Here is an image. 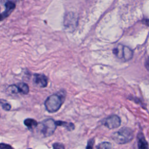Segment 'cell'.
<instances>
[{
	"label": "cell",
	"mask_w": 149,
	"mask_h": 149,
	"mask_svg": "<svg viewBox=\"0 0 149 149\" xmlns=\"http://www.w3.org/2000/svg\"><path fill=\"white\" fill-rule=\"evenodd\" d=\"M112 147V145L109 142L105 141L100 143L97 146V149H111Z\"/></svg>",
	"instance_id": "4fadbf2b"
},
{
	"label": "cell",
	"mask_w": 149,
	"mask_h": 149,
	"mask_svg": "<svg viewBox=\"0 0 149 149\" xmlns=\"http://www.w3.org/2000/svg\"><path fill=\"white\" fill-rule=\"evenodd\" d=\"M8 91H9V93L10 94H17L19 93L18 88L17 87V85H15V84H12L9 86L8 87Z\"/></svg>",
	"instance_id": "5bb4252c"
},
{
	"label": "cell",
	"mask_w": 149,
	"mask_h": 149,
	"mask_svg": "<svg viewBox=\"0 0 149 149\" xmlns=\"http://www.w3.org/2000/svg\"><path fill=\"white\" fill-rule=\"evenodd\" d=\"M0 149H13V148L10 145H8L5 143H1Z\"/></svg>",
	"instance_id": "ac0fdd59"
},
{
	"label": "cell",
	"mask_w": 149,
	"mask_h": 149,
	"mask_svg": "<svg viewBox=\"0 0 149 149\" xmlns=\"http://www.w3.org/2000/svg\"><path fill=\"white\" fill-rule=\"evenodd\" d=\"M34 83L40 87H45L48 84L47 77L42 74H34L33 76Z\"/></svg>",
	"instance_id": "5b68a950"
},
{
	"label": "cell",
	"mask_w": 149,
	"mask_h": 149,
	"mask_svg": "<svg viewBox=\"0 0 149 149\" xmlns=\"http://www.w3.org/2000/svg\"><path fill=\"white\" fill-rule=\"evenodd\" d=\"M123 46L124 45L119 44L113 49V53L115 55L116 57H118L119 59H122L123 58Z\"/></svg>",
	"instance_id": "7c38bea8"
},
{
	"label": "cell",
	"mask_w": 149,
	"mask_h": 149,
	"mask_svg": "<svg viewBox=\"0 0 149 149\" xmlns=\"http://www.w3.org/2000/svg\"><path fill=\"white\" fill-rule=\"evenodd\" d=\"M146 24L149 26V20H146Z\"/></svg>",
	"instance_id": "ffe728a7"
},
{
	"label": "cell",
	"mask_w": 149,
	"mask_h": 149,
	"mask_svg": "<svg viewBox=\"0 0 149 149\" xmlns=\"http://www.w3.org/2000/svg\"><path fill=\"white\" fill-rule=\"evenodd\" d=\"M138 148L139 149H148V143L142 134L138 136Z\"/></svg>",
	"instance_id": "ba28073f"
},
{
	"label": "cell",
	"mask_w": 149,
	"mask_h": 149,
	"mask_svg": "<svg viewBox=\"0 0 149 149\" xmlns=\"http://www.w3.org/2000/svg\"><path fill=\"white\" fill-rule=\"evenodd\" d=\"M65 98V92L63 90L49 96L44 102L46 110L50 113L58 111L62 106Z\"/></svg>",
	"instance_id": "6da1fadb"
},
{
	"label": "cell",
	"mask_w": 149,
	"mask_h": 149,
	"mask_svg": "<svg viewBox=\"0 0 149 149\" xmlns=\"http://www.w3.org/2000/svg\"><path fill=\"white\" fill-rule=\"evenodd\" d=\"M56 126V121L49 118L40 123L39 129L43 137H48L54 133Z\"/></svg>",
	"instance_id": "3957f363"
},
{
	"label": "cell",
	"mask_w": 149,
	"mask_h": 149,
	"mask_svg": "<svg viewBox=\"0 0 149 149\" xmlns=\"http://www.w3.org/2000/svg\"><path fill=\"white\" fill-rule=\"evenodd\" d=\"M94 143V139H90L87 142L86 149H93Z\"/></svg>",
	"instance_id": "e0dca14e"
},
{
	"label": "cell",
	"mask_w": 149,
	"mask_h": 149,
	"mask_svg": "<svg viewBox=\"0 0 149 149\" xmlns=\"http://www.w3.org/2000/svg\"><path fill=\"white\" fill-rule=\"evenodd\" d=\"M102 124L109 129H112L118 127L120 125L121 120L120 118L116 115H111L102 120Z\"/></svg>",
	"instance_id": "277c9868"
},
{
	"label": "cell",
	"mask_w": 149,
	"mask_h": 149,
	"mask_svg": "<svg viewBox=\"0 0 149 149\" xmlns=\"http://www.w3.org/2000/svg\"><path fill=\"white\" fill-rule=\"evenodd\" d=\"M29 149H31V148H29Z\"/></svg>",
	"instance_id": "44dd1931"
},
{
	"label": "cell",
	"mask_w": 149,
	"mask_h": 149,
	"mask_svg": "<svg viewBox=\"0 0 149 149\" xmlns=\"http://www.w3.org/2000/svg\"><path fill=\"white\" fill-rule=\"evenodd\" d=\"M16 85L18 88L19 93H22L23 94H27L29 93V87L27 84L24 83H20Z\"/></svg>",
	"instance_id": "30bf717a"
},
{
	"label": "cell",
	"mask_w": 149,
	"mask_h": 149,
	"mask_svg": "<svg viewBox=\"0 0 149 149\" xmlns=\"http://www.w3.org/2000/svg\"><path fill=\"white\" fill-rule=\"evenodd\" d=\"M24 124L30 129L36 127L38 126L37 122L36 120L31 118H27L25 119L24 120Z\"/></svg>",
	"instance_id": "8fae6325"
},
{
	"label": "cell",
	"mask_w": 149,
	"mask_h": 149,
	"mask_svg": "<svg viewBox=\"0 0 149 149\" xmlns=\"http://www.w3.org/2000/svg\"><path fill=\"white\" fill-rule=\"evenodd\" d=\"M145 65H146V67L149 70V56L147 58V60L146 61Z\"/></svg>",
	"instance_id": "d6986e66"
},
{
	"label": "cell",
	"mask_w": 149,
	"mask_h": 149,
	"mask_svg": "<svg viewBox=\"0 0 149 149\" xmlns=\"http://www.w3.org/2000/svg\"><path fill=\"white\" fill-rule=\"evenodd\" d=\"M56 123L57 126H61L65 127L69 131H72L74 129V124L71 122H67L58 120V121L56 122Z\"/></svg>",
	"instance_id": "9c48e42d"
},
{
	"label": "cell",
	"mask_w": 149,
	"mask_h": 149,
	"mask_svg": "<svg viewBox=\"0 0 149 149\" xmlns=\"http://www.w3.org/2000/svg\"><path fill=\"white\" fill-rule=\"evenodd\" d=\"M133 138V132L128 127H123L118 131L114 132L112 135V139L116 143L125 144L130 141Z\"/></svg>",
	"instance_id": "7a4b0ae2"
},
{
	"label": "cell",
	"mask_w": 149,
	"mask_h": 149,
	"mask_svg": "<svg viewBox=\"0 0 149 149\" xmlns=\"http://www.w3.org/2000/svg\"><path fill=\"white\" fill-rule=\"evenodd\" d=\"M5 6L6 9L1 14V20H2L5 18L7 17L11 13V12L15 8L16 5H15V3L13 1H9L5 3Z\"/></svg>",
	"instance_id": "8992f818"
},
{
	"label": "cell",
	"mask_w": 149,
	"mask_h": 149,
	"mask_svg": "<svg viewBox=\"0 0 149 149\" xmlns=\"http://www.w3.org/2000/svg\"><path fill=\"white\" fill-rule=\"evenodd\" d=\"M54 149H65L63 144L60 143H55L53 144Z\"/></svg>",
	"instance_id": "2e32d148"
},
{
	"label": "cell",
	"mask_w": 149,
	"mask_h": 149,
	"mask_svg": "<svg viewBox=\"0 0 149 149\" xmlns=\"http://www.w3.org/2000/svg\"><path fill=\"white\" fill-rule=\"evenodd\" d=\"M133 51L127 46H123V58L125 61H129L133 57Z\"/></svg>",
	"instance_id": "52a82bcc"
},
{
	"label": "cell",
	"mask_w": 149,
	"mask_h": 149,
	"mask_svg": "<svg viewBox=\"0 0 149 149\" xmlns=\"http://www.w3.org/2000/svg\"><path fill=\"white\" fill-rule=\"evenodd\" d=\"M1 104L2 107V108L5 111H9L11 109V105L10 104H9L8 102L3 100H1Z\"/></svg>",
	"instance_id": "9a60e30c"
}]
</instances>
